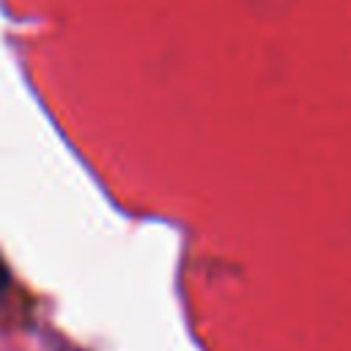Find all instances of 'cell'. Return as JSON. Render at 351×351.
<instances>
[{"mask_svg":"<svg viewBox=\"0 0 351 351\" xmlns=\"http://www.w3.org/2000/svg\"><path fill=\"white\" fill-rule=\"evenodd\" d=\"M8 288V266L3 263V258H0V293Z\"/></svg>","mask_w":351,"mask_h":351,"instance_id":"1","label":"cell"}]
</instances>
